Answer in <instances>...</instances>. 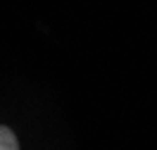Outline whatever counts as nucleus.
<instances>
[{
    "instance_id": "f257e3e1",
    "label": "nucleus",
    "mask_w": 157,
    "mask_h": 150,
    "mask_svg": "<svg viewBox=\"0 0 157 150\" xmlns=\"http://www.w3.org/2000/svg\"><path fill=\"white\" fill-rule=\"evenodd\" d=\"M0 150H19V140L7 126H0Z\"/></svg>"
}]
</instances>
